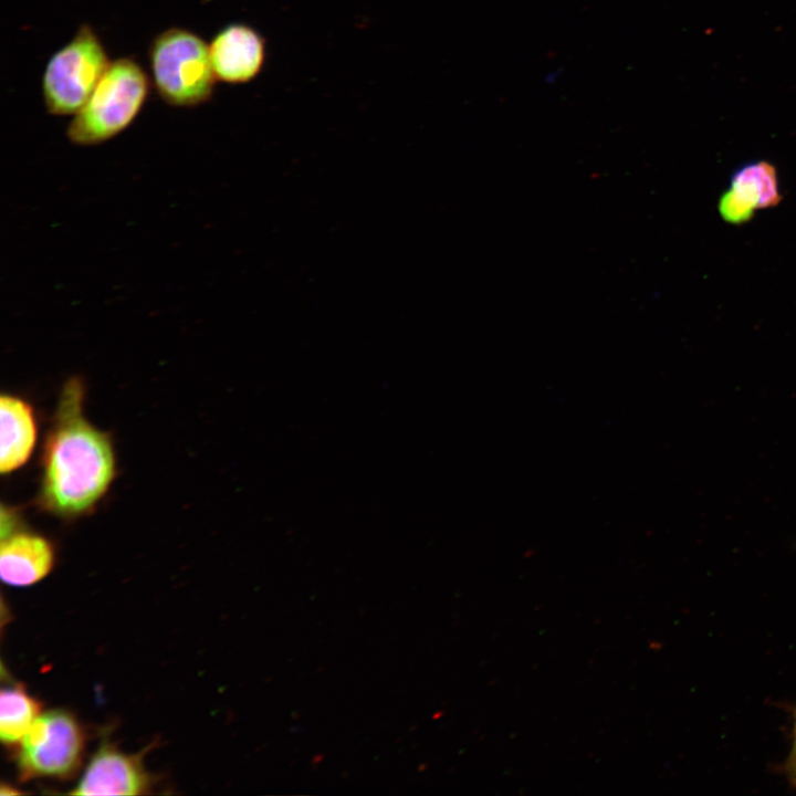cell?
I'll return each mask as SVG.
<instances>
[{
  "mask_svg": "<svg viewBox=\"0 0 796 796\" xmlns=\"http://www.w3.org/2000/svg\"><path fill=\"white\" fill-rule=\"evenodd\" d=\"M111 62L91 25L49 60L42 81L45 107L53 115H75L87 102Z\"/></svg>",
  "mask_w": 796,
  "mask_h": 796,
  "instance_id": "obj_4",
  "label": "cell"
},
{
  "mask_svg": "<svg viewBox=\"0 0 796 796\" xmlns=\"http://www.w3.org/2000/svg\"><path fill=\"white\" fill-rule=\"evenodd\" d=\"M718 208L721 217L733 224L750 221L755 211L743 203L730 189L721 196Z\"/></svg>",
  "mask_w": 796,
  "mask_h": 796,
  "instance_id": "obj_12",
  "label": "cell"
},
{
  "mask_svg": "<svg viewBox=\"0 0 796 796\" xmlns=\"http://www.w3.org/2000/svg\"><path fill=\"white\" fill-rule=\"evenodd\" d=\"M788 773L790 774V777L796 783V716H795V724H794V733H793V746L790 751V755L787 763Z\"/></svg>",
  "mask_w": 796,
  "mask_h": 796,
  "instance_id": "obj_13",
  "label": "cell"
},
{
  "mask_svg": "<svg viewBox=\"0 0 796 796\" xmlns=\"http://www.w3.org/2000/svg\"><path fill=\"white\" fill-rule=\"evenodd\" d=\"M149 62L159 96L178 107H192L207 102L217 80L210 50L196 33L170 28L151 42Z\"/></svg>",
  "mask_w": 796,
  "mask_h": 796,
  "instance_id": "obj_3",
  "label": "cell"
},
{
  "mask_svg": "<svg viewBox=\"0 0 796 796\" xmlns=\"http://www.w3.org/2000/svg\"><path fill=\"white\" fill-rule=\"evenodd\" d=\"M729 189L754 210L774 207L782 197L776 169L765 160L750 163L737 169Z\"/></svg>",
  "mask_w": 796,
  "mask_h": 796,
  "instance_id": "obj_10",
  "label": "cell"
},
{
  "mask_svg": "<svg viewBox=\"0 0 796 796\" xmlns=\"http://www.w3.org/2000/svg\"><path fill=\"white\" fill-rule=\"evenodd\" d=\"M54 557V548L49 540L18 528L1 537V579L14 587L33 585L51 572Z\"/></svg>",
  "mask_w": 796,
  "mask_h": 796,
  "instance_id": "obj_7",
  "label": "cell"
},
{
  "mask_svg": "<svg viewBox=\"0 0 796 796\" xmlns=\"http://www.w3.org/2000/svg\"><path fill=\"white\" fill-rule=\"evenodd\" d=\"M84 398L81 379L64 384L42 451L38 504L62 519L91 513L116 473L111 436L84 417Z\"/></svg>",
  "mask_w": 796,
  "mask_h": 796,
  "instance_id": "obj_1",
  "label": "cell"
},
{
  "mask_svg": "<svg viewBox=\"0 0 796 796\" xmlns=\"http://www.w3.org/2000/svg\"><path fill=\"white\" fill-rule=\"evenodd\" d=\"M150 777L139 755L127 754L104 742L90 760L72 795H140Z\"/></svg>",
  "mask_w": 796,
  "mask_h": 796,
  "instance_id": "obj_6",
  "label": "cell"
},
{
  "mask_svg": "<svg viewBox=\"0 0 796 796\" xmlns=\"http://www.w3.org/2000/svg\"><path fill=\"white\" fill-rule=\"evenodd\" d=\"M217 78L228 83L251 80L263 62V42L249 27L231 24L216 34L209 46Z\"/></svg>",
  "mask_w": 796,
  "mask_h": 796,
  "instance_id": "obj_8",
  "label": "cell"
},
{
  "mask_svg": "<svg viewBox=\"0 0 796 796\" xmlns=\"http://www.w3.org/2000/svg\"><path fill=\"white\" fill-rule=\"evenodd\" d=\"M0 471L11 473L31 457L36 442V422L32 406L10 394L0 397Z\"/></svg>",
  "mask_w": 796,
  "mask_h": 796,
  "instance_id": "obj_9",
  "label": "cell"
},
{
  "mask_svg": "<svg viewBox=\"0 0 796 796\" xmlns=\"http://www.w3.org/2000/svg\"><path fill=\"white\" fill-rule=\"evenodd\" d=\"M149 91L140 65L128 57L111 62L94 92L75 114L66 135L76 145L103 143L135 119Z\"/></svg>",
  "mask_w": 796,
  "mask_h": 796,
  "instance_id": "obj_2",
  "label": "cell"
},
{
  "mask_svg": "<svg viewBox=\"0 0 796 796\" xmlns=\"http://www.w3.org/2000/svg\"><path fill=\"white\" fill-rule=\"evenodd\" d=\"M41 714L38 700L20 685L4 688L0 695V739L3 744H19Z\"/></svg>",
  "mask_w": 796,
  "mask_h": 796,
  "instance_id": "obj_11",
  "label": "cell"
},
{
  "mask_svg": "<svg viewBox=\"0 0 796 796\" xmlns=\"http://www.w3.org/2000/svg\"><path fill=\"white\" fill-rule=\"evenodd\" d=\"M84 733L76 719L63 710L41 713L19 743L20 778H66L80 766Z\"/></svg>",
  "mask_w": 796,
  "mask_h": 796,
  "instance_id": "obj_5",
  "label": "cell"
}]
</instances>
